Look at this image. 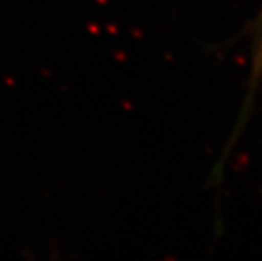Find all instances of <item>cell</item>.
Here are the masks:
<instances>
[{"mask_svg":"<svg viewBox=\"0 0 262 261\" xmlns=\"http://www.w3.org/2000/svg\"><path fill=\"white\" fill-rule=\"evenodd\" d=\"M254 73L260 75L262 73V34L257 44V51H255V58H254Z\"/></svg>","mask_w":262,"mask_h":261,"instance_id":"1","label":"cell"}]
</instances>
